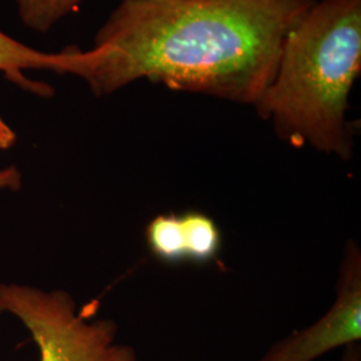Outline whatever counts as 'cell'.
Masks as SVG:
<instances>
[{"label": "cell", "mask_w": 361, "mask_h": 361, "mask_svg": "<svg viewBox=\"0 0 361 361\" xmlns=\"http://www.w3.org/2000/svg\"><path fill=\"white\" fill-rule=\"evenodd\" d=\"M22 177L16 168L0 170V190L3 189H19Z\"/></svg>", "instance_id": "ba28073f"}, {"label": "cell", "mask_w": 361, "mask_h": 361, "mask_svg": "<svg viewBox=\"0 0 361 361\" xmlns=\"http://www.w3.org/2000/svg\"><path fill=\"white\" fill-rule=\"evenodd\" d=\"M145 241L152 256L165 264L186 262V234L180 214H158L146 225Z\"/></svg>", "instance_id": "8992f818"}, {"label": "cell", "mask_w": 361, "mask_h": 361, "mask_svg": "<svg viewBox=\"0 0 361 361\" xmlns=\"http://www.w3.org/2000/svg\"><path fill=\"white\" fill-rule=\"evenodd\" d=\"M343 361H361V350L359 344H352L345 347Z\"/></svg>", "instance_id": "30bf717a"}, {"label": "cell", "mask_w": 361, "mask_h": 361, "mask_svg": "<svg viewBox=\"0 0 361 361\" xmlns=\"http://www.w3.org/2000/svg\"><path fill=\"white\" fill-rule=\"evenodd\" d=\"M361 338V250L355 240L344 249L332 307L310 326L273 344L259 361H314Z\"/></svg>", "instance_id": "277c9868"}, {"label": "cell", "mask_w": 361, "mask_h": 361, "mask_svg": "<svg viewBox=\"0 0 361 361\" xmlns=\"http://www.w3.org/2000/svg\"><path fill=\"white\" fill-rule=\"evenodd\" d=\"M361 70V0L314 1L288 32L255 109L280 140L349 161V95Z\"/></svg>", "instance_id": "7a4b0ae2"}, {"label": "cell", "mask_w": 361, "mask_h": 361, "mask_svg": "<svg viewBox=\"0 0 361 361\" xmlns=\"http://www.w3.org/2000/svg\"><path fill=\"white\" fill-rule=\"evenodd\" d=\"M316 0H122L94 47H67L70 75L104 97L147 79L255 106L288 32Z\"/></svg>", "instance_id": "6da1fadb"}, {"label": "cell", "mask_w": 361, "mask_h": 361, "mask_svg": "<svg viewBox=\"0 0 361 361\" xmlns=\"http://www.w3.org/2000/svg\"><path fill=\"white\" fill-rule=\"evenodd\" d=\"M65 66V51H38L0 31V71L13 82L44 95L46 87L43 85H34L22 73L25 70H50L56 74H63Z\"/></svg>", "instance_id": "5b68a950"}, {"label": "cell", "mask_w": 361, "mask_h": 361, "mask_svg": "<svg viewBox=\"0 0 361 361\" xmlns=\"http://www.w3.org/2000/svg\"><path fill=\"white\" fill-rule=\"evenodd\" d=\"M23 23L38 31L46 32L56 22L74 11L83 0H16Z\"/></svg>", "instance_id": "52a82bcc"}, {"label": "cell", "mask_w": 361, "mask_h": 361, "mask_svg": "<svg viewBox=\"0 0 361 361\" xmlns=\"http://www.w3.org/2000/svg\"><path fill=\"white\" fill-rule=\"evenodd\" d=\"M15 141H16V135L13 130L0 116V150L10 149Z\"/></svg>", "instance_id": "9c48e42d"}, {"label": "cell", "mask_w": 361, "mask_h": 361, "mask_svg": "<svg viewBox=\"0 0 361 361\" xmlns=\"http://www.w3.org/2000/svg\"><path fill=\"white\" fill-rule=\"evenodd\" d=\"M0 313L13 314L26 326L39 361H137L135 349L118 341L113 320H92L63 290L1 283Z\"/></svg>", "instance_id": "3957f363"}]
</instances>
